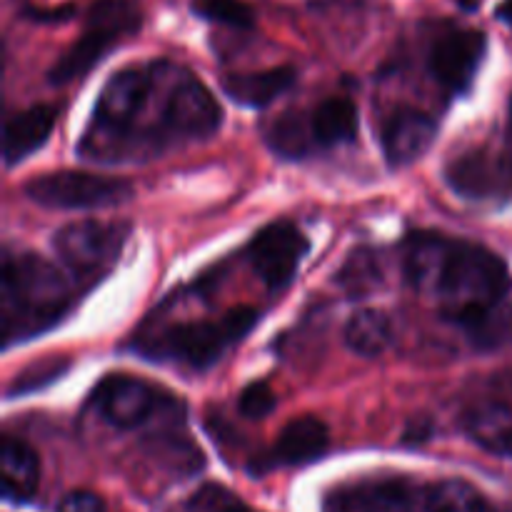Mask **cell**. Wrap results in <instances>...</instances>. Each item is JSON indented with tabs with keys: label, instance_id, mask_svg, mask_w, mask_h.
<instances>
[{
	"label": "cell",
	"instance_id": "obj_1",
	"mask_svg": "<svg viewBox=\"0 0 512 512\" xmlns=\"http://www.w3.org/2000/svg\"><path fill=\"white\" fill-rule=\"evenodd\" d=\"M403 273L418 293L438 300L443 318L498 308L512 290L500 255L445 233H410L403 243Z\"/></svg>",
	"mask_w": 512,
	"mask_h": 512
},
{
	"label": "cell",
	"instance_id": "obj_2",
	"mask_svg": "<svg viewBox=\"0 0 512 512\" xmlns=\"http://www.w3.org/2000/svg\"><path fill=\"white\" fill-rule=\"evenodd\" d=\"M168 70V60H148L120 68L103 85L90 123L78 143V155L95 163L143 158V115Z\"/></svg>",
	"mask_w": 512,
	"mask_h": 512
},
{
	"label": "cell",
	"instance_id": "obj_3",
	"mask_svg": "<svg viewBox=\"0 0 512 512\" xmlns=\"http://www.w3.org/2000/svg\"><path fill=\"white\" fill-rule=\"evenodd\" d=\"M73 308L63 273L33 253L3 255V338L5 345L45 333Z\"/></svg>",
	"mask_w": 512,
	"mask_h": 512
},
{
	"label": "cell",
	"instance_id": "obj_4",
	"mask_svg": "<svg viewBox=\"0 0 512 512\" xmlns=\"http://www.w3.org/2000/svg\"><path fill=\"white\" fill-rule=\"evenodd\" d=\"M83 30L48 70L53 85L85 78L98 63L135 38L145 25L143 0H93L83 8Z\"/></svg>",
	"mask_w": 512,
	"mask_h": 512
},
{
	"label": "cell",
	"instance_id": "obj_5",
	"mask_svg": "<svg viewBox=\"0 0 512 512\" xmlns=\"http://www.w3.org/2000/svg\"><path fill=\"white\" fill-rule=\"evenodd\" d=\"M255 325L258 310L238 305L218 320H195L158 330L138 343V350L153 360H175L193 370H205L218 363L225 350L240 343Z\"/></svg>",
	"mask_w": 512,
	"mask_h": 512
},
{
	"label": "cell",
	"instance_id": "obj_6",
	"mask_svg": "<svg viewBox=\"0 0 512 512\" xmlns=\"http://www.w3.org/2000/svg\"><path fill=\"white\" fill-rule=\"evenodd\" d=\"M425 70L448 95H465L488 58L490 38L483 28L453 18L425 20Z\"/></svg>",
	"mask_w": 512,
	"mask_h": 512
},
{
	"label": "cell",
	"instance_id": "obj_7",
	"mask_svg": "<svg viewBox=\"0 0 512 512\" xmlns=\"http://www.w3.org/2000/svg\"><path fill=\"white\" fill-rule=\"evenodd\" d=\"M25 195L43 208L100 210L128 203L133 198V185L123 178H110V175L55 170V173L35 175L25 185Z\"/></svg>",
	"mask_w": 512,
	"mask_h": 512
},
{
	"label": "cell",
	"instance_id": "obj_8",
	"mask_svg": "<svg viewBox=\"0 0 512 512\" xmlns=\"http://www.w3.org/2000/svg\"><path fill=\"white\" fill-rule=\"evenodd\" d=\"M130 228L115 220H78L55 233L58 258L78 278H100L120 258Z\"/></svg>",
	"mask_w": 512,
	"mask_h": 512
},
{
	"label": "cell",
	"instance_id": "obj_9",
	"mask_svg": "<svg viewBox=\"0 0 512 512\" xmlns=\"http://www.w3.org/2000/svg\"><path fill=\"white\" fill-rule=\"evenodd\" d=\"M163 123L168 143L210 138L218 133L220 123H223V110H220L215 95L188 68L175 65L168 93H165Z\"/></svg>",
	"mask_w": 512,
	"mask_h": 512
},
{
	"label": "cell",
	"instance_id": "obj_10",
	"mask_svg": "<svg viewBox=\"0 0 512 512\" xmlns=\"http://www.w3.org/2000/svg\"><path fill=\"white\" fill-rule=\"evenodd\" d=\"M308 253V238L290 220H275L253 235L248 250V263L255 275L270 290H280L295 278L300 263Z\"/></svg>",
	"mask_w": 512,
	"mask_h": 512
},
{
	"label": "cell",
	"instance_id": "obj_11",
	"mask_svg": "<svg viewBox=\"0 0 512 512\" xmlns=\"http://www.w3.org/2000/svg\"><path fill=\"white\" fill-rule=\"evenodd\" d=\"M465 428L485 450L512 458V373L495 375L465 410Z\"/></svg>",
	"mask_w": 512,
	"mask_h": 512
},
{
	"label": "cell",
	"instance_id": "obj_12",
	"mask_svg": "<svg viewBox=\"0 0 512 512\" xmlns=\"http://www.w3.org/2000/svg\"><path fill=\"white\" fill-rule=\"evenodd\" d=\"M93 403L110 425L120 430H135L148 423L165 400L160 390L133 375H108L93 390Z\"/></svg>",
	"mask_w": 512,
	"mask_h": 512
},
{
	"label": "cell",
	"instance_id": "obj_13",
	"mask_svg": "<svg viewBox=\"0 0 512 512\" xmlns=\"http://www.w3.org/2000/svg\"><path fill=\"white\" fill-rule=\"evenodd\" d=\"M438 135V120L413 105H400L385 118L380 130L385 160L390 168H405L423 158Z\"/></svg>",
	"mask_w": 512,
	"mask_h": 512
},
{
	"label": "cell",
	"instance_id": "obj_14",
	"mask_svg": "<svg viewBox=\"0 0 512 512\" xmlns=\"http://www.w3.org/2000/svg\"><path fill=\"white\" fill-rule=\"evenodd\" d=\"M510 178V160L500 163V158L490 155L488 150H468L455 155L445 168V180L450 188L470 200H485L505 193Z\"/></svg>",
	"mask_w": 512,
	"mask_h": 512
},
{
	"label": "cell",
	"instance_id": "obj_15",
	"mask_svg": "<svg viewBox=\"0 0 512 512\" xmlns=\"http://www.w3.org/2000/svg\"><path fill=\"white\" fill-rule=\"evenodd\" d=\"M323 512H413V493L405 480H360L333 490Z\"/></svg>",
	"mask_w": 512,
	"mask_h": 512
},
{
	"label": "cell",
	"instance_id": "obj_16",
	"mask_svg": "<svg viewBox=\"0 0 512 512\" xmlns=\"http://www.w3.org/2000/svg\"><path fill=\"white\" fill-rule=\"evenodd\" d=\"M313 150H330L350 145L358 138V108L345 95H330L305 113Z\"/></svg>",
	"mask_w": 512,
	"mask_h": 512
},
{
	"label": "cell",
	"instance_id": "obj_17",
	"mask_svg": "<svg viewBox=\"0 0 512 512\" xmlns=\"http://www.w3.org/2000/svg\"><path fill=\"white\" fill-rule=\"evenodd\" d=\"M298 80V70L293 65H275L250 73H230L223 78V93L233 103L245 108H268L270 103L288 93Z\"/></svg>",
	"mask_w": 512,
	"mask_h": 512
},
{
	"label": "cell",
	"instance_id": "obj_18",
	"mask_svg": "<svg viewBox=\"0 0 512 512\" xmlns=\"http://www.w3.org/2000/svg\"><path fill=\"white\" fill-rule=\"evenodd\" d=\"M55 125L53 105H33L5 120L3 130V158L8 168L18 165L30 153L45 145Z\"/></svg>",
	"mask_w": 512,
	"mask_h": 512
},
{
	"label": "cell",
	"instance_id": "obj_19",
	"mask_svg": "<svg viewBox=\"0 0 512 512\" xmlns=\"http://www.w3.org/2000/svg\"><path fill=\"white\" fill-rule=\"evenodd\" d=\"M330 433L328 425L320 418L305 415V418H295L280 430L278 443H275L270 460L273 465H305L318 460L320 455L328 450Z\"/></svg>",
	"mask_w": 512,
	"mask_h": 512
},
{
	"label": "cell",
	"instance_id": "obj_20",
	"mask_svg": "<svg viewBox=\"0 0 512 512\" xmlns=\"http://www.w3.org/2000/svg\"><path fill=\"white\" fill-rule=\"evenodd\" d=\"M0 470H3V495L13 503H28L40 483L38 453L25 440L5 435L0 448Z\"/></svg>",
	"mask_w": 512,
	"mask_h": 512
},
{
	"label": "cell",
	"instance_id": "obj_21",
	"mask_svg": "<svg viewBox=\"0 0 512 512\" xmlns=\"http://www.w3.org/2000/svg\"><path fill=\"white\" fill-rule=\"evenodd\" d=\"M345 345L360 358H378L393 343V320L378 308H363L345 323Z\"/></svg>",
	"mask_w": 512,
	"mask_h": 512
},
{
	"label": "cell",
	"instance_id": "obj_22",
	"mask_svg": "<svg viewBox=\"0 0 512 512\" xmlns=\"http://www.w3.org/2000/svg\"><path fill=\"white\" fill-rule=\"evenodd\" d=\"M265 140H268L270 150L280 158L300 160L305 155L315 153L313 143H310L308 125H305V113H283L275 123L268 125L265 130Z\"/></svg>",
	"mask_w": 512,
	"mask_h": 512
},
{
	"label": "cell",
	"instance_id": "obj_23",
	"mask_svg": "<svg viewBox=\"0 0 512 512\" xmlns=\"http://www.w3.org/2000/svg\"><path fill=\"white\" fill-rule=\"evenodd\" d=\"M425 512H488V503L470 483L440 480L425 493Z\"/></svg>",
	"mask_w": 512,
	"mask_h": 512
},
{
	"label": "cell",
	"instance_id": "obj_24",
	"mask_svg": "<svg viewBox=\"0 0 512 512\" xmlns=\"http://www.w3.org/2000/svg\"><path fill=\"white\" fill-rule=\"evenodd\" d=\"M188 8L198 20L223 25L238 33L255 30L258 25V13L248 0H190Z\"/></svg>",
	"mask_w": 512,
	"mask_h": 512
},
{
	"label": "cell",
	"instance_id": "obj_25",
	"mask_svg": "<svg viewBox=\"0 0 512 512\" xmlns=\"http://www.w3.org/2000/svg\"><path fill=\"white\" fill-rule=\"evenodd\" d=\"M340 288L348 295L358 298V295H368L383 283V268H380L378 253L370 248H358L348 255L343 268L335 275Z\"/></svg>",
	"mask_w": 512,
	"mask_h": 512
},
{
	"label": "cell",
	"instance_id": "obj_26",
	"mask_svg": "<svg viewBox=\"0 0 512 512\" xmlns=\"http://www.w3.org/2000/svg\"><path fill=\"white\" fill-rule=\"evenodd\" d=\"M275 405H278V398H275L273 388H270L268 383H263V380L245 385L243 393H240L238 398V410L248 420L268 418L275 410Z\"/></svg>",
	"mask_w": 512,
	"mask_h": 512
},
{
	"label": "cell",
	"instance_id": "obj_27",
	"mask_svg": "<svg viewBox=\"0 0 512 512\" xmlns=\"http://www.w3.org/2000/svg\"><path fill=\"white\" fill-rule=\"evenodd\" d=\"M18 15L28 23H38V25H60V23H70L78 15H83V10L78 8L75 3H63V5H35L23 0L18 5Z\"/></svg>",
	"mask_w": 512,
	"mask_h": 512
},
{
	"label": "cell",
	"instance_id": "obj_28",
	"mask_svg": "<svg viewBox=\"0 0 512 512\" xmlns=\"http://www.w3.org/2000/svg\"><path fill=\"white\" fill-rule=\"evenodd\" d=\"M68 368V363L60 365V360H43V363L33 365V368H28L25 373L18 375V380H15L13 388L8 390L10 395H18V393H30V390H38L40 385H45L48 380L58 378L63 370Z\"/></svg>",
	"mask_w": 512,
	"mask_h": 512
},
{
	"label": "cell",
	"instance_id": "obj_29",
	"mask_svg": "<svg viewBox=\"0 0 512 512\" xmlns=\"http://www.w3.org/2000/svg\"><path fill=\"white\" fill-rule=\"evenodd\" d=\"M55 512H105V503L90 490H73L60 500Z\"/></svg>",
	"mask_w": 512,
	"mask_h": 512
},
{
	"label": "cell",
	"instance_id": "obj_30",
	"mask_svg": "<svg viewBox=\"0 0 512 512\" xmlns=\"http://www.w3.org/2000/svg\"><path fill=\"white\" fill-rule=\"evenodd\" d=\"M493 15H495V20H498V23H503L505 28H508L512 33V0H498Z\"/></svg>",
	"mask_w": 512,
	"mask_h": 512
},
{
	"label": "cell",
	"instance_id": "obj_31",
	"mask_svg": "<svg viewBox=\"0 0 512 512\" xmlns=\"http://www.w3.org/2000/svg\"><path fill=\"white\" fill-rule=\"evenodd\" d=\"M450 3H453L460 13L473 15V13H478L480 5H483V0H450Z\"/></svg>",
	"mask_w": 512,
	"mask_h": 512
},
{
	"label": "cell",
	"instance_id": "obj_32",
	"mask_svg": "<svg viewBox=\"0 0 512 512\" xmlns=\"http://www.w3.org/2000/svg\"><path fill=\"white\" fill-rule=\"evenodd\" d=\"M508 160L512 168V95H510V110H508Z\"/></svg>",
	"mask_w": 512,
	"mask_h": 512
},
{
	"label": "cell",
	"instance_id": "obj_33",
	"mask_svg": "<svg viewBox=\"0 0 512 512\" xmlns=\"http://www.w3.org/2000/svg\"><path fill=\"white\" fill-rule=\"evenodd\" d=\"M223 512H255V510L243 508V505H235V508H228V510H223Z\"/></svg>",
	"mask_w": 512,
	"mask_h": 512
}]
</instances>
